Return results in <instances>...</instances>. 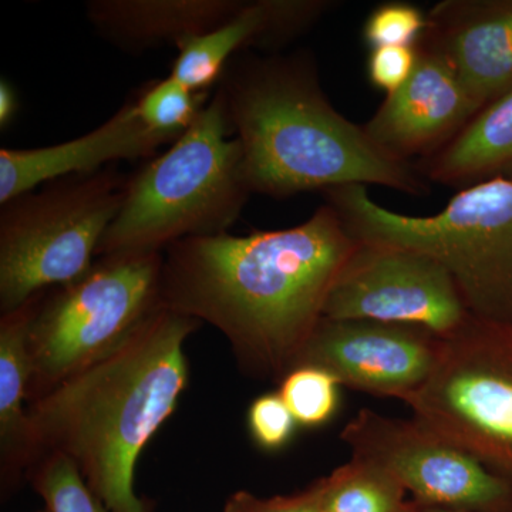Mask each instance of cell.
<instances>
[{"instance_id":"1","label":"cell","mask_w":512,"mask_h":512,"mask_svg":"<svg viewBox=\"0 0 512 512\" xmlns=\"http://www.w3.org/2000/svg\"><path fill=\"white\" fill-rule=\"evenodd\" d=\"M357 242L329 204L292 228L185 238L163 252L161 305L220 330L247 375L281 383Z\"/></svg>"},{"instance_id":"2","label":"cell","mask_w":512,"mask_h":512,"mask_svg":"<svg viewBox=\"0 0 512 512\" xmlns=\"http://www.w3.org/2000/svg\"><path fill=\"white\" fill-rule=\"evenodd\" d=\"M200 325L160 305L116 349L33 400L35 458H70L109 512H151L134 490L138 457L187 389L184 346Z\"/></svg>"},{"instance_id":"3","label":"cell","mask_w":512,"mask_h":512,"mask_svg":"<svg viewBox=\"0 0 512 512\" xmlns=\"http://www.w3.org/2000/svg\"><path fill=\"white\" fill-rule=\"evenodd\" d=\"M218 89L242 147L252 194L288 198L346 185H380L423 195L429 188L416 165L389 156L363 126L335 110L320 87L312 56L239 53Z\"/></svg>"},{"instance_id":"4","label":"cell","mask_w":512,"mask_h":512,"mask_svg":"<svg viewBox=\"0 0 512 512\" xmlns=\"http://www.w3.org/2000/svg\"><path fill=\"white\" fill-rule=\"evenodd\" d=\"M220 89L160 156L128 177L97 258L164 252L185 238L228 232L252 194Z\"/></svg>"},{"instance_id":"5","label":"cell","mask_w":512,"mask_h":512,"mask_svg":"<svg viewBox=\"0 0 512 512\" xmlns=\"http://www.w3.org/2000/svg\"><path fill=\"white\" fill-rule=\"evenodd\" d=\"M359 241L412 249L447 269L468 311L512 323V181H481L458 190L430 217L377 204L365 185L323 192Z\"/></svg>"},{"instance_id":"6","label":"cell","mask_w":512,"mask_h":512,"mask_svg":"<svg viewBox=\"0 0 512 512\" xmlns=\"http://www.w3.org/2000/svg\"><path fill=\"white\" fill-rule=\"evenodd\" d=\"M128 177L116 167L69 175L2 204L0 311L69 285L92 269Z\"/></svg>"},{"instance_id":"7","label":"cell","mask_w":512,"mask_h":512,"mask_svg":"<svg viewBox=\"0 0 512 512\" xmlns=\"http://www.w3.org/2000/svg\"><path fill=\"white\" fill-rule=\"evenodd\" d=\"M163 252L100 256L42 293L30 322L29 403L117 348L161 305Z\"/></svg>"},{"instance_id":"8","label":"cell","mask_w":512,"mask_h":512,"mask_svg":"<svg viewBox=\"0 0 512 512\" xmlns=\"http://www.w3.org/2000/svg\"><path fill=\"white\" fill-rule=\"evenodd\" d=\"M413 419L512 481V323L473 316L443 340Z\"/></svg>"},{"instance_id":"9","label":"cell","mask_w":512,"mask_h":512,"mask_svg":"<svg viewBox=\"0 0 512 512\" xmlns=\"http://www.w3.org/2000/svg\"><path fill=\"white\" fill-rule=\"evenodd\" d=\"M340 439L396 478L412 500L458 512H512V481L417 421L360 410Z\"/></svg>"},{"instance_id":"10","label":"cell","mask_w":512,"mask_h":512,"mask_svg":"<svg viewBox=\"0 0 512 512\" xmlns=\"http://www.w3.org/2000/svg\"><path fill=\"white\" fill-rule=\"evenodd\" d=\"M323 318L416 326L446 340L473 315L453 276L430 256L359 241L330 289Z\"/></svg>"},{"instance_id":"11","label":"cell","mask_w":512,"mask_h":512,"mask_svg":"<svg viewBox=\"0 0 512 512\" xmlns=\"http://www.w3.org/2000/svg\"><path fill=\"white\" fill-rule=\"evenodd\" d=\"M443 340L416 326L322 318L296 367L312 366L340 386L406 402L436 369Z\"/></svg>"},{"instance_id":"12","label":"cell","mask_w":512,"mask_h":512,"mask_svg":"<svg viewBox=\"0 0 512 512\" xmlns=\"http://www.w3.org/2000/svg\"><path fill=\"white\" fill-rule=\"evenodd\" d=\"M417 47L412 77L363 126L377 147L412 164L436 154L480 111L444 57L424 43Z\"/></svg>"},{"instance_id":"13","label":"cell","mask_w":512,"mask_h":512,"mask_svg":"<svg viewBox=\"0 0 512 512\" xmlns=\"http://www.w3.org/2000/svg\"><path fill=\"white\" fill-rule=\"evenodd\" d=\"M420 43L450 64L484 109L512 89V0H443Z\"/></svg>"},{"instance_id":"14","label":"cell","mask_w":512,"mask_h":512,"mask_svg":"<svg viewBox=\"0 0 512 512\" xmlns=\"http://www.w3.org/2000/svg\"><path fill=\"white\" fill-rule=\"evenodd\" d=\"M175 140L144 126L130 99L106 123L72 141L28 150L2 148L0 204L59 178L96 173L120 160L153 157Z\"/></svg>"},{"instance_id":"15","label":"cell","mask_w":512,"mask_h":512,"mask_svg":"<svg viewBox=\"0 0 512 512\" xmlns=\"http://www.w3.org/2000/svg\"><path fill=\"white\" fill-rule=\"evenodd\" d=\"M335 3L326 0H254L207 35L177 46L171 76L197 93H210L235 56L256 47L271 55L303 35Z\"/></svg>"},{"instance_id":"16","label":"cell","mask_w":512,"mask_h":512,"mask_svg":"<svg viewBox=\"0 0 512 512\" xmlns=\"http://www.w3.org/2000/svg\"><path fill=\"white\" fill-rule=\"evenodd\" d=\"M239 0H92L90 25L123 52L138 55L207 35L237 15Z\"/></svg>"},{"instance_id":"17","label":"cell","mask_w":512,"mask_h":512,"mask_svg":"<svg viewBox=\"0 0 512 512\" xmlns=\"http://www.w3.org/2000/svg\"><path fill=\"white\" fill-rule=\"evenodd\" d=\"M40 296L0 318V466L2 484L16 483L35 460L29 403L28 333Z\"/></svg>"},{"instance_id":"18","label":"cell","mask_w":512,"mask_h":512,"mask_svg":"<svg viewBox=\"0 0 512 512\" xmlns=\"http://www.w3.org/2000/svg\"><path fill=\"white\" fill-rule=\"evenodd\" d=\"M416 165L423 178L470 187L481 181H512V89L478 111L450 143Z\"/></svg>"},{"instance_id":"19","label":"cell","mask_w":512,"mask_h":512,"mask_svg":"<svg viewBox=\"0 0 512 512\" xmlns=\"http://www.w3.org/2000/svg\"><path fill=\"white\" fill-rule=\"evenodd\" d=\"M406 494L382 467L352 457L325 477L323 512H410Z\"/></svg>"},{"instance_id":"20","label":"cell","mask_w":512,"mask_h":512,"mask_svg":"<svg viewBox=\"0 0 512 512\" xmlns=\"http://www.w3.org/2000/svg\"><path fill=\"white\" fill-rule=\"evenodd\" d=\"M210 93H197L171 74L144 84L131 99L140 120L151 131L178 138L194 124L207 106Z\"/></svg>"},{"instance_id":"21","label":"cell","mask_w":512,"mask_h":512,"mask_svg":"<svg viewBox=\"0 0 512 512\" xmlns=\"http://www.w3.org/2000/svg\"><path fill=\"white\" fill-rule=\"evenodd\" d=\"M26 476L43 498L46 512H109L73 461L60 453L39 454Z\"/></svg>"},{"instance_id":"22","label":"cell","mask_w":512,"mask_h":512,"mask_svg":"<svg viewBox=\"0 0 512 512\" xmlns=\"http://www.w3.org/2000/svg\"><path fill=\"white\" fill-rule=\"evenodd\" d=\"M340 383L319 367L302 366L281 380L282 397L298 426L316 429L333 419L339 409Z\"/></svg>"},{"instance_id":"23","label":"cell","mask_w":512,"mask_h":512,"mask_svg":"<svg viewBox=\"0 0 512 512\" xmlns=\"http://www.w3.org/2000/svg\"><path fill=\"white\" fill-rule=\"evenodd\" d=\"M429 28V18L419 6L386 2L370 12L363 25V40L369 49L384 46H419Z\"/></svg>"},{"instance_id":"24","label":"cell","mask_w":512,"mask_h":512,"mask_svg":"<svg viewBox=\"0 0 512 512\" xmlns=\"http://www.w3.org/2000/svg\"><path fill=\"white\" fill-rule=\"evenodd\" d=\"M295 417L279 393H266L249 407L248 427L252 439L268 451L284 448L295 433Z\"/></svg>"},{"instance_id":"25","label":"cell","mask_w":512,"mask_h":512,"mask_svg":"<svg viewBox=\"0 0 512 512\" xmlns=\"http://www.w3.org/2000/svg\"><path fill=\"white\" fill-rule=\"evenodd\" d=\"M419 62V47L384 46L370 49L367 56V79L375 89L393 94L412 77Z\"/></svg>"},{"instance_id":"26","label":"cell","mask_w":512,"mask_h":512,"mask_svg":"<svg viewBox=\"0 0 512 512\" xmlns=\"http://www.w3.org/2000/svg\"><path fill=\"white\" fill-rule=\"evenodd\" d=\"M325 477L319 478L299 493L261 498L238 491L228 498L224 512H323Z\"/></svg>"},{"instance_id":"27","label":"cell","mask_w":512,"mask_h":512,"mask_svg":"<svg viewBox=\"0 0 512 512\" xmlns=\"http://www.w3.org/2000/svg\"><path fill=\"white\" fill-rule=\"evenodd\" d=\"M18 110L19 99L15 87L8 80L2 79V82H0V127L3 130L8 128L10 123L15 120Z\"/></svg>"},{"instance_id":"28","label":"cell","mask_w":512,"mask_h":512,"mask_svg":"<svg viewBox=\"0 0 512 512\" xmlns=\"http://www.w3.org/2000/svg\"><path fill=\"white\" fill-rule=\"evenodd\" d=\"M410 512H458L454 510H448V508L436 507V505H426L417 503V501L412 500V508H410Z\"/></svg>"},{"instance_id":"29","label":"cell","mask_w":512,"mask_h":512,"mask_svg":"<svg viewBox=\"0 0 512 512\" xmlns=\"http://www.w3.org/2000/svg\"><path fill=\"white\" fill-rule=\"evenodd\" d=\"M43 512H46V511H43Z\"/></svg>"}]
</instances>
